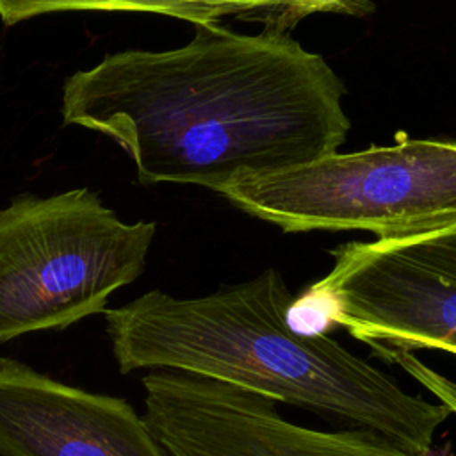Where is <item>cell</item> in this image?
I'll return each instance as SVG.
<instances>
[{"label": "cell", "mask_w": 456, "mask_h": 456, "mask_svg": "<svg viewBox=\"0 0 456 456\" xmlns=\"http://www.w3.org/2000/svg\"><path fill=\"white\" fill-rule=\"evenodd\" d=\"M346 89L319 53L264 30L194 25L171 50H121L62 84L64 125L112 139L141 183L221 192L337 151L351 128Z\"/></svg>", "instance_id": "6da1fadb"}, {"label": "cell", "mask_w": 456, "mask_h": 456, "mask_svg": "<svg viewBox=\"0 0 456 456\" xmlns=\"http://www.w3.org/2000/svg\"><path fill=\"white\" fill-rule=\"evenodd\" d=\"M294 296L276 269L200 297L150 290L107 308L105 331L121 374L178 370L273 403L337 415L429 456L451 411L408 394L387 372L328 335L287 322Z\"/></svg>", "instance_id": "7a4b0ae2"}, {"label": "cell", "mask_w": 456, "mask_h": 456, "mask_svg": "<svg viewBox=\"0 0 456 456\" xmlns=\"http://www.w3.org/2000/svg\"><path fill=\"white\" fill-rule=\"evenodd\" d=\"M155 232L123 221L89 187L0 207V344L103 314L142 274Z\"/></svg>", "instance_id": "3957f363"}, {"label": "cell", "mask_w": 456, "mask_h": 456, "mask_svg": "<svg viewBox=\"0 0 456 456\" xmlns=\"http://www.w3.org/2000/svg\"><path fill=\"white\" fill-rule=\"evenodd\" d=\"M219 194L283 232L417 235L456 223V142L399 139L333 151L280 171L242 175Z\"/></svg>", "instance_id": "277c9868"}, {"label": "cell", "mask_w": 456, "mask_h": 456, "mask_svg": "<svg viewBox=\"0 0 456 456\" xmlns=\"http://www.w3.org/2000/svg\"><path fill=\"white\" fill-rule=\"evenodd\" d=\"M333 267L310 290L333 326L376 356L440 349L456 354V223L330 251Z\"/></svg>", "instance_id": "5b68a950"}, {"label": "cell", "mask_w": 456, "mask_h": 456, "mask_svg": "<svg viewBox=\"0 0 456 456\" xmlns=\"http://www.w3.org/2000/svg\"><path fill=\"white\" fill-rule=\"evenodd\" d=\"M142 419L167 456H420L372 429L289 422L267 397L178 370H148Z\"/></svg>", "instance_id": "8992f818"}, {"label": "cell", "mask_w": 456, "mask_h": 456, "mask_svg": "<svg viewBox=\"0 0 456 456\" xmlns=\"http://www.w3.org/2000/svg\"><path fill=\"white\" fill-rule=\"evenodd\" d=\"M0 456H167L121 397L0 356Z\"/></svg>", "instance_id": "52a82bcc"}, {"label": "cell", "mask_w": 456, "mask_h": 456, "mask_svg": "<svg viewBox=\"0 0 456 456\" xmlns=\"http://www.w3.org/2000/svg\"><path fill=\"white\" fill-rule=\"evenodd\" d=\"M365 5V0H281L242 20L262 23L264 30L285 34L314 12H362Z\"/></svg>", "instance_id": "ba28073f"}, {"label": "cell", "mask_w": 456, "mask_h": 456, "mask_svg": "<svg viewBox=\"0 0 456 456\" xmlns=\"http://www.w3.org/2000/svg\"><path fill=\"white\" fill-rule=\"evenodd\" d=\"M379 358L388 363H395L397 367L406 370L417 383L431 392L438 399V403L447 406L451 415H456V381L431 369L417 356H413V353H387L379 354Z\"/></svg>", "instance_id": "9c48e42d"}, {"label": "cell", "mask_w": 456, "mask_h": 456, "mask_svg": "<svg viewBox=\"0 0 456 456\" xmlns=\"http://www.w3.org/2000/svg\"><path fill=\"white\" fill-rule=\"evenodd\" d=\"M278 2L281 0H194L198 14L196 25L217 23L224 16H237L242 20L244 16L271 7Z\"/></svg>", "instance_id": "30bf717a"}]
</instances>
